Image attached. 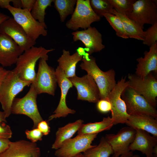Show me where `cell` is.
Segmentation results:
<instances>
[{"label": "cell", "instance_id": "681fc988", "mask_svg": "<svg viewBox=\"0 0 157 157\" xmlns=\"http://www.w3.org/2000/svg\"><path fill=\"white\" fill-rule=\"evenodd\" d=\"M146 157H147L146 156ZM153 157H157V155L154 154Z\"/></svg>", "mask_w": 157, "mask_h": 157}, {"label": "cell", "instance_id": "7c38bea8", "mask_svg": "<svg viewBox=\"0 0 157 157\" xmlns=\"http://www.w3.org/2000/svg\"><path fill=\"white\" fill-rule=\"evenodd\" d=\"M97 134L77 135L74 138L66 140L56 150L55 155L57 157H70L83 152L94 146L91 144Z\"/></svg>", "mask_w": 157, "mask_h": 157}, {"label": "cell", "instance_id": "60d3db41", "mask_svg": "<svg viewBox=\"0 0 157 157\" xmlns=\"http://www.w3.org/2000/svg\"><path fill=\"white\" fill-rule=\"evenodd\" d=\"M13 0H0V7L4 8L10 5V3L12 2Z\"/></svg>", "mask_w": 157, "mask_h": 157}, {"label": "cell", "instance_id": "7a4b0ae2", "mask_svg": "<svg viewBox=\"0 0 157 157\" xmlns=\"http://www.w3.org/2000/svg\"><path fill=\"white\" fill-rule=\"evenodd\" d=\"M81 60L82 62L80 66L95 81L99 90L100 99L108 100L109 94L116 84L114 69H111L106 72L102 71L96 64L95 58L92 56L90 55L87 58L83 56Z\"/></svg>", "mask_w": 157, "mask_h": 157}, {"label": "cell", "instance_id": "4dcf8cb0", "mask_svg": "<svg viewBox=\"0 0 157 157\" xmlns=\"http://www.w3.org/2000/svg\"><path fill=\"white\" fill-rule=\"evenodd\" d=\"M113 8L118 13L127 16L133 10L136 0H108Z\"/></svg>", "mask_w": 157, "mask_h": 157}, {"label": "cell", "instance_id": "4fadbf2b", "mask_svg": "<svg viewBox=\"0 0 157 157\" xmlns=\"http://www.w3.org/2000/svg\"><path fill=\"white\" fill-rule=\"evenodd\" d=\"M136 132L135 129L128 126L122 128L116 134H106L105 137L113 151L112 157H119L132 151L129 147L134 140Z\"/></svg>", "mask_w": 157, "mask_h": 157}, {"label": "cell", "instance_id": "7402d4cb", "mask_svg": "<svg viewBox=\"0 0 157 157\" xmlns=\"http://www.w3.org/2000/svg\"><path fill=\"white\" fill-rule=\"evenodd\" d=\"M125 124L135 130L141 129L157 137V119L143 114L130 115Z\"/></svg>", "mask_w": 157, "mask_h": 157}, {"label": "cell", "instance_id": "6da1fadb", "mask_svg": "<svg viewBox=\"0 0 157 157\" xmlns=\"http://www.w3.org/2000/svg\"><path fill=\"white\" fill-rule=\"evenodd\" d=\"M54 49H47L42 47L33 46L25 51L18 58L16 67L13 70L22 80L31 82L34 81L36 75L35 67L40 58L48 60V53Z\"/></svg>", "mask_w": 157, "mask_h": 157}, {"label": "cell", "instance_id": "83f0119b", "mask_svg": "<svg viewBox=\"0 0 157 157\" xmlns=\"http://www.w3.org/2000/svg\"><path fill=\"white\" fill-rule=\"evenodd\" d=\"M76 2L77 0H53L54 7L59 13L61 22L73 14Z\"/></svg>", "mask_w": 157, "mask_h": 157}, {"label": "cell", "instance_id": "ee69618b", "mask_svg": "<svg viewBox=\"0 0 157 157\" xmlns=\"http://www.w3.org/2000/svg\"><path fill=\"white\" fill-rule=\"evenodd\" d=\"M6 117L5 113L0 111V122L6 123Z\"/></svg>", "mask_w": 157, "mask_h": 157}, {"label": "cell", "instance_id": "ba28073f", "mask_svg": "<svg viewBox=\"0 0 157 157\" xmlns=\"http://www.w3.org/2000/svg\"><path fill=\"white\" fill-rule=\"evenodd\" d=\"M129 115L143 114L157 117V111L142 95L129 86L121 94Z\"/></svg>", "mask_w": 157, "mask_h": 157}, {"label": "cell", "instance_id": "4316f807", "mask_svg": "<svg viewBox=\"0 0 157 157\" xmlns=\"http://www.w3.org/2000/svg\"><path fill=\"white\" fill-rule=\"evenodd\" d=\"M83 153L85 157H109L113 151L105 137H102L98 145H95Z\"/></svg>", "mask_w": 157, "mask_h": 157}, {"label": "cell", "instance_id": "52a82bcc", "mask_svg": "<svg viewBox=\"0 0 157 157\" xmlns=\"http://www.w3.org/2000/svg\"><path fill=\"white\" fill-rule=\"evenodd\" d=\"M129 85L126 77H122L109 94L108 100L111 106V118L114 125L125 123L129 116L127 111L125 103L121 96L123 91Z\"/></svg>", "mask_w": 157, "mask_h": 157}, {"label": "cell", "instance_id": "f546056e", "mask_svg": "<svg viewBox=\"0 0 157 157\" xmlns=\"http://www.w3.org/2000/svg\"><path fill=\"white\" fill-rule=\"evenodd\" d=\"M116 32L118 37L124 39L129 38L120 19L113 14L108 13L103 14Z\"/></svg>", "mask_w": 157, "mask_h": 157}, {"label": "cell", "instance_id": "30bf717a", "mask_svg": "<svg viewBox=\"0 0 157 157\" xmlns=\"http://www.w3.org/2000/svg\"><path fill=\"white\" fill-rule=\"evenodd\" d=\"M129 86L143 96L154 107L157 105V80L156 77L150 73L144 78L135 74L128 75Z\"/></svg>", "mask_w": 157, "mask_h": 157}, {"label": "cell", "instance_id": "d6a6232c", "mask_svg": "<svg viewBox=\"0 0 157 157\" xmlns=\"http://www.w3.org/2000/svg\"><path fill=\"white\" fill-rule=\"evenodd\" d=\"M143 44L150 47L157 42V22L144 31Z\"/></svg>", "mask_w": 157, "mask_h": 157}, {"label": "cell", "instance_id": "cb8c5ba5", "mask_svg": "<svg viewBox=\"0 0 157 157\" xmlns=\"http://www.w3.org/2000/svg\"><path fill=\"white\" fill-rule=\"evenodd\" d=\"M83 122V120L79 119L59 128L56 133V139L52 148L56 150L59 149L65 141L71 138L78 131Z\"/></svg>", "mask_w": 157, "mask_h": 157}, {"label": "cell", "instance_id": "5b68a950", "mask_svg": "<svg viewBox=\"0 0 157 157\" xmlns=\"http://www.w3.org/2000/svg\"><path fill=\"white\" fill-rule=\"evenodd\" d=\"M11 13L15 20L22 27L28 36L36 41L40 36L47 35V26L35 19L31 12L22 8H17L10 5L6 8Z\"/></svg>", "mask_w": 157, "mask_h": 157}, {"label": "cell", "instance_id": "ac0fdd59", "mask_svg": "<svg viewBox=\"0 0 157 157\" xmlns=\"http://www.w3.org/2000/svg\"><path fill=\"white\" fill-rule=\"evenodd\" d=\"M24 51L9 36L0 34V64L2 67L12 66L16 64Z\"/></svg>", "mask_w": 157, "mask_h": 157}, {"label": "cell", "instance_id": "8992f818", "mask_svg": "<svg viewBox=\"0 0 157 157\" xmlns=\"http://www.w3.org/2000/svg\"><path fill=\"white\" fill-rule=\"evenodd\" d=\"M100 19L101 17L92 8L90 0H77L74 12L65 25L68 28L74 31L80 28L85 30L91 27L92 23Z\"/></svg>", "mask_w": 157, "mask_h": 157}, {"label": "cell", "instance_id": "d590c367", "mask_svg": "<svg viewBox=\"0 0 157 157\" xmlns=\"http://www.w3.org/2000/svg\"><path fill=\"white\" fill-rule=\"evenodd\" d=\"M12 135L10 126L6 123L0 122V138L9 139Z\"/></svg>", "mask_w": 157, "mask_h": 157}, {"label": "cell", "instance_id": "f1b7e54d", "mask_svg": "<svg viewBox=\"0 0 157 157\" xmlns=\"http://www.w3.org/2000/svg\"><path fill=\"white\" fill-rule=\"evenodd\" d=\"M53 0H36L34 4L31 11V13L36 20L44 24L46 15L45 10L48 7L51 6Z\"/></svg>", "mask_w": 157, "mask_h": 157}, {"label": "cell", "instance_id": "bcb514c9", "mask_svg": "<svg viewBox=\"0 0 157 157\" xmlns=\"http://www.w3.org/2000/svg\"><path fill=\"white\" fill-rule=\"evenodd\" d=\"M119 157H140V156L138 155H133V152L131 151L128 154L122 155Z\"/></svg>", "mask_w": 157, "mask_h": 157}, {"label": "cell", "instance_id": "e575fe53", "mask_svg": "<svg viewBox=\"0 0 157 157\" xmlns=\"http://www.w3.org/2000/svg\"><path fill=\"white\" fill-rule=\"evenodd\" d=\"M97 107L98 110L102 113L111 111V106L110 101L105 99H100L97 102Z\"/></svg>", "mask_w": 157, "mask_h": 157}, {"label": "cell", "instance_id": "ab89813d", "mask_svg": "<svg viewBox=\"0 0 157 157\" xmlns=\"http://www.w3.org/2000/svg\"><path fill=\"white\" fill-rule=\"evenodd\" d=\"M10 71L0 66V88L3 80Z\"/></svg>", "mask_w": 157, "mask_h": 157}, {"label": "cell", "instance_id": "d6986e66", "mask_svg": "<svg viewBox=\"0 0 157 157\" xmlns=\"http://www.w3.org/2000/svg\"><path fill=\"white\" fill-rule=\"evenodd\" d=\"M0 157H41L40 150L36 143L25 140L11 141Z\"/></svg>", "mask_w": 157, "mask_h": 157}, {"label": "cell", "instance_id": "2e32d148", "mask_svg": "<svg viewBox=\"0 0 157 157\" xmlns=\"http://www.w3.org/2000/svg\"><path fill=\"white\" fill-rule=\"evenodd\" d=\"M57 83L61 90V96L59 104L53 114L49 117L48 121L54 119L65 117L69 114L76 113L74 110L69 108L66 103V97L69 89L73 87V85L65 76L63 70L57 66L55 69Z\"/></svg>", "mask_w": 157, "mask_h": 157}, {"label": "cell", "instance_id": "9a60e30c", "mask_svg": "<svg viewBox=\"0 0 157 157\" xmlns=\"http://www.w3.org/2000/svg\"><path fill=\"white\" fill-rule=\"evenodd\" d=\"M0 34H6L10 37L24 52L36 44V41L28 36L13 18H9L1 24Z\"/></svg>", "mask_w": 157, "mask_h": 157}, {"label": "cell", "instance_id": "1f68e13d", "mask_svg": "<svg viewBox=\"0 0 157 157\" xmlns=\"http://www.w3.org/2000/svg\"><path fill=\"white\" fill-rule=\"evenodd\" d=\"M91 7L94 12L100 17L103 14H113V8L108 0H90Z\"/></svg>", "mask_w": 157, "mask_h": 157}, {"label": "cell", "instance_id": "5bb4252c", "mask_svg": "<svg viewBox=\"0 0 157 157\" xmlns=\"http://www.w3.org/2000/svg\"><path fill=\"white\" fill-rule=\"evenodd\" d=\"M69 79L77 90L78 100L97 103L100 99L98 88L90 75L87 74L81 77L75 76Z\"/></svg>", "mask_w": 157, "mask_h": 157}, {"label": "cell", "instance_id": "8fae6325", "mask_svg": "<svg viewBox=\"0 0 157 157\" xmlns=\"http://www.w3.org/2000/svg\"><path fill=\"white\" fill-rule=\"evenodd\" d=\"M127 16L142 29L145 24H153L157 22V1L136 0Z\"/></svg>", "mask_w": 157, "mask_h": 157}, {"label": "cell", "instance_id": "3957f363", "mask_svg": "<svg viewBox=\"0 0 157 157\" xmlns=\"http://www.w3.org/2000/svg\"><path fill=\"white\" fill-rule=\"evenodd\" d=\"M31 84L22 80L13 70L10 71L0 88V103L6 118L11 114V106L16 96Z\"/></svg>", "mask_w": 157, "mask_h": 157}, {"label": "cell", "instance_id": "7dc6e473", "mask_svg": "<svg viewBox=\"0 0 157 157\" xmlns=\"http://www.w3.org/2000/svg\"><path fill=\"white\" fill-rule=\"evenodd\" d=\"M152 153L153 155H157V145L154 147L152 150Z\"/></svg>", "mask_w": 157, "mask_h": 157}, {"label": "cell", "instance_id": "ffe728a7", "mask_svg": "<svg viewBox=\"0 0 157 157\" xmlns=\"http://www.w3.org/2000/svg\"><path fill=\"white\" fill-rule=\"evenodd\" d=\"M143 57L137 59L138 62L135 74L144 78L151 72H157V42L149 47V51L144 52Z\"/></svg>", "mask_w": 157, "mask_h": 157}, {"label": "cell", "instance_id": "7bdbcfd3", "mask_svg": "<svg viewBox=\"0 0 157 157\" xmlns=\"http://www.w3.org/2000/svg\"><path fill=\"white\" fill-rule=\"evenodd\" d=\"M9 18L10 17L9 16L0 13V25L2 22Z\"/></svg>", "mask_w": 157, "mask_h": 157}, {"label": "cell", "instance_id": "74e56055", "mask_svg": "<svg viewBox=\"0 0 157 157\" xmlns=\"http://www.w3.org/2000/svg\"><path fill=\"white\" fill-rule=\"evenodd\" d=\"M22 8L31 11L36 0H21Z\"/></svg>", "mask_w": 157, "mask_h": 157}, {"label": "cell", "instance_id": "f35d334b", "mask_svg": "<svg viewBox=\"0 0 157 157\" xmlns=\"http://www.w3.org/2000/svg\"><path fill=\"white\" fill-rule=\"evenodd\" d=\"M10 142L9 139L0 138V155L8 148Z\"/></svg>", "mask_w": 157, "mask_h": 157}, {"label": "cell", "instance_id": "f6af8a7d", "mask_svg": "<svg viewBox=\"0 0 157 157\" xmlns=\"http://www.w3.org/2000/svg\"><path fill=\"white\" fill-rule=\"evenodd\" d=\"M78 54L80 56H84L85 52L84 48L82 47H78L76 50Z\"/></svg>", "mask_w": 157, "mask_h": 157}, {"label": "cell", "instance_id": "603a6c76", "mask_svg": "<svg viewBox=\"0 0 157 157\" xmlns=\"http://www.w3.org/2000/svg\"><path fill=\"white\" fill-rule=\"evenodd\" d=\"M83 57L77 52L71 55L69 51L63 49L62 54L57 60L58 66L63 70L67 78L72 77L76 76V65L82 60Z\"/></svg>", "mask_w": 157, "mask_h": 157}, {"label": "cell", "instance_id": "277c9868", "mask_svg": "<svg viewBox=\"0 0 157 157\" xmlns=\"http://www.w3.org/2000/svg\"><path fill=\"white\" fill-rule=\"evenodd\" d=\"M38 94L32 84L27 93L21 98H15L11 107V114L24 115L31 119L33 122V129L37 128L39 122L43 120L37 105Z\"/></svg>", "mask_w": 157, "mask_h": 157}, {"label": "cell", "instance_id": "d4e9b609", "mask_svg": "<svg viewBox=\"0 0 157 157\" xmlns=\"http://www.w3.org/2000/svg\"><path fill=\"white\" fill-rule=\"evenodd\" d=\"M114 125L113 121L109 116L104 117L100 122L82 124L77 131L78 135L95 134L108 130Z\"/></svg>", "mask_w": 157, "mask_h": 157}, {"label": "cell", "instance_id": "836d02e7", "mask_svg": "<svg viewBox=\"0 0 157 157\" xmlns=\"http://www.w3.org/2000/svg\"><path fill=\"white\" fill-rule=\"evenodd\" d=\"M25 133L26 138L33 142L36 143L38 141L42 140L43 135L37 128L31 130L27 129Z\"/></svg>", "mask_w": 157, "mask_h": 157}, {"label": "cell", "instance_id": "e0dca14e", "mask_svg": "<svg viewBox=\"0 0 157 157\" xmlns=\"http://www.w3.org/2000/svg\"><path fill=\"white\" fill-rule=\"evenodd\" d=\"M74 42L80 41L84 44L85 51L90 55L99 52L105 48L102 43V35L94 27H90L82 31H76L72 33Z\"/></svg>", "mask_w": 157, "mask_h": 157}, {"label": "cell", "instance_id": "b9f144b4", "mask_svg": "<svg viewBox=\"0 0 157 157\" xmlns=\"http://www.w3.org/2000/svg\"><path fill=\"white\" fill-rule=\"evenodd\" d=\"M13 7L17 8H22V4L21 0H13Z\"/></svg>", "mask_w": 157, "mask_h": 157}, {"label": "cell", "instance_id": "44dd1931", "mask_svg": "<svg viewBox=\"0 0 157 157\" xmlns=\"http://www.w3.org/2000/svg\"><path fill=\"white\" fill-rule=\"evenodd\" d=\"M134 140L130 144V151L138 150L144 154L147 157H153L152 150L157 145V138L151 135L149 133L141 129H136Z\"/></svg>", "mask_w": 157, "mask_h": 157}, {"label": "cell", "instance_id": "9c48e42d", "mask_svg": "<svg viewBox=\"0 0 157 157\" xmlns=\"http://www.w3.org/2000/svg\"><path fill=\"white\" fill-rule=\"evenodd\" d=\"M47 61L43 58L39 60L38 71L32 84L38 94L46 93L54 96L57 83L55 70Z\"/></svg>", "mask_w": 157, "mask_h": 157}, {"label": "cell", "instance_id": "8d00e7d4", "mask_svg": "<svg viewBox=\"0 0 157 157\" xmlns=\"http://www.w3.org/2000/svg\"><path fill=\"white\" fill-rule=\"evenodd\" d=\"M37 128L40 131L43 135H47L50 131V128L48 123L47 121L44 120L39 123Z\"/></svg>", "mask_w": 157, "mask_h": 157}, {"label": "cell", "instance_id": "c3c4849f", "mask_svg": "<svg viewBox=\"0 0 157 157\" xmlns=\"http://www.w3.org/2000/svg\"><path fill=\"white\" fill-rule=\"evenodd\" d=\"M70 157H85L83 154L81 153L79 154L74 156Z\"/></svg>", "mask_w": 157, "mask_h": 157}, {"label": "cell", "instance_id": "484cf974", "mask_svg": "<svg viewBox=\"0 0 157 157\" xmlns=\"http://www.w3.org/2000/svg\"><path fill=\"white\" fill-rule=\"evenodd\" d=\"M113 14L117 16L121 20L124 29L129 38L143 41L144 32L141 27L127 16L119 14L113 9Z\"/></svg>", "mask_w": 157, "mask_h": 157}]
</instances>
